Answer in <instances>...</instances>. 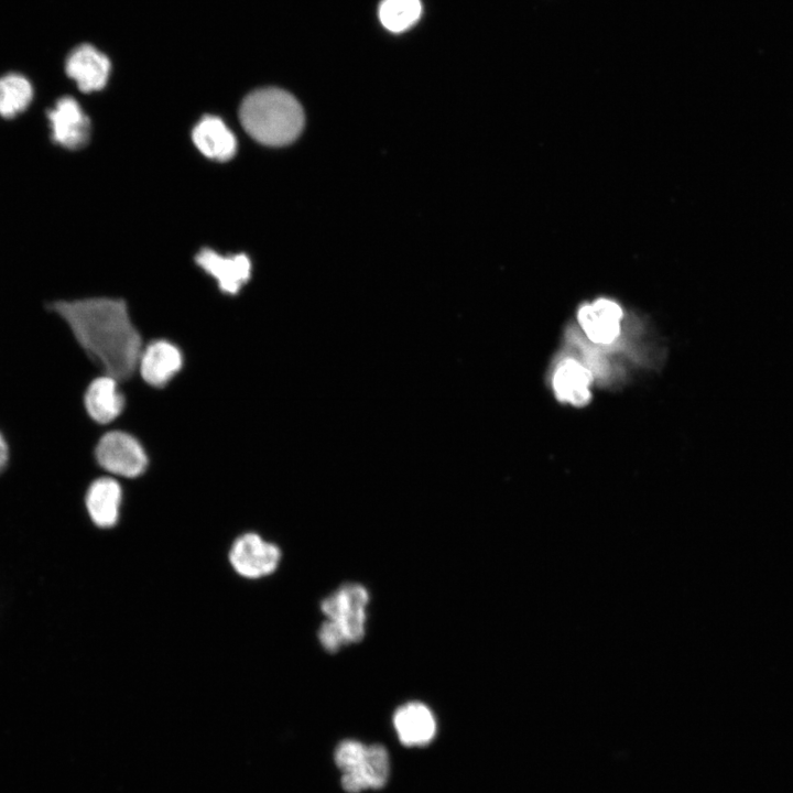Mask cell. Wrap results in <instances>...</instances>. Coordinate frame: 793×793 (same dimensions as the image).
Segmentation results:
<instances>
[{
	"mask_svg": "<svg viewBox=\"0 0 793 793\" xmlns=\"http://www.w3.org/2000/svg\"><path fill=\"white\" fill-rule=\"evenodd\" d=\"M47 308L65 321L77 343L119 381L130 379L141 357L142 338L121 298L55 301Z\"/></svg>",
	"mask_w": 793,
	"mask_h": 793,
	"instance_id": "6da1fadb",
	"label": "cell"
},
{
	"mask_svg": "<svg viewBox=\"0 0 793 793\" xmlns=\"http://www.w3.org/2000/svg\"><path fill=\"white\" fill-rule=\"evenodd\" d=\"M239 117L251 138L269 146L292 143L305 123L304 111L297 99L275 87L250 93L240 106Z\"/></svg>",
	"mask_w": 793,
	"mask_h": 793,
	"instance_id": "7a4b0ae2",
	"label": "cell"
},
{
	"mask_svg": "<svg viewBox=\"0 0 793 793\" xmlns=\"http://www.w3.org/2000/svg\"><path fill=\"white\" fill-rule=\"evenodd\" d=\"M335 763L341 771V786L348 793L380 789L389 778V754L379 743L343 740L335 749Z\"/></svg>",
	"mask_w": 793,
	"mask_h": 793,
	"instance_id": "3957f363",
	"label": "cell"
},
{
	"mask_svg": "<svg viewBox=\"0 0 793 793\" xmlns=\"http://www.w3.org/2000/svg\"><path fill=\"white\" fill-rule=\"evenodd\" d=\"M368 602L369 594L362 585L347 583L327 596L321 609L348 644L360 641L365 636Z\"/></svg>",
	"mask_w": 793,
	"mask_h": 793,
	"instance_id": "277c9868",
	"label": "cell"
},
{
	"mask_svg": "<svg viewBox=\"0 0 793 793\" xmlns=\"http://www.w3.org/2000/svg\"><path fill=\"white\" fill-rule=\"evenodd\" d=\"M95 456L104 469L123 477H137L148 466V456L141 444L121 431L105 434L96 446Z\"/></svg>",
	"mask_w": 793,
	"mask_h": 793,
	"instance_id": "5b68a950",
	"label": "cell"
},
{
	"mask_svg": "<svg viewBox=\"0 0 793 793\" xmlns=\"http://www.w3.org/2000/svg\"><path fill=\"white\" fill-rule=\"evenodd\" d=\"M233 569L246 578H261L272 574L281 561L280 548L256 533L239 536L229 552Z\"/></svg>",
	"mask_w": 793,
	"mask_h": 793,
	"instance_id": "8992f818",
	"label": "cell"
},
{
	"mask_svg": "<svg viewBox=\"0 0 793 793\" xmlns=\"http://www.w3.org/2000/svg\"><path fill=\"white\" fill-rule=\"evenodd\" d=\"M47 119L54 143L68 150H77L87 144L90 120L75 98H59L47 111Z\"/></svg>",
	"mask_w": 793,
	"mask_h": 793,
	"instance_id": "52a82bcc",
	"label": "cell"
},
{
	"mask_svg": "<svg viewBox=\"0 0 793 793\" xmlns=\"http://www.w3.org/2000/svg\"><path fill=\"white\" fill-rule=\"evenodd\" d=\"M195 261L217 281L220 291L229 295H236L251 276V261L245 253L221 254L203 248Z\"/></svg>",
	"mask_w": 793,
	"mask_h": 793,
	"instance_id": "ba28073f",
	"label": "cell"
},
{
	"mask_svg": "<svg viewBox=\"0 0 793 793\" xmlns=\"http://www.w3.org/2000/svg\"><path fill=\"white\" fill-rule=\"evenodd\" d=\"M65 72L82 91H97L107 84L110 62L93 45L82 44L68 55Z\"/></svg>",
	"mask_w": 793,
	"mask_h": 793,
	"instance_id": "9c48e42d",
	"label": "cell"
},
{
	"mask_svg": "<svg viewBox=\"0 0 793 793\" xmlns=\"http://www.w3.org/2000/svg\"><path fill=\"white\" fill-rule=\"evenodd\" d=\"M623 313L613 301L599 298L593 304L583 305L577 321L587 338L597 345H610L620 334Z\"/></svg>",
	"mask_w": 793,
	"mask_h": 793,
	"instance_id": "30bf717a",
	"label": "cell"
},
{
	"mask_svg": "<svg viewBox=\"0 0 793 793\" xmlns=\"http://www.w3.org/2000/svg\"><path fill=\"white\" fill-rule=\"evenodd\" d=\"M181 350L169 340L150 343L141 352L139 369L143 380L155 388L165 387L182 369Z\"/></svg>",
	"mask_w": 793,
	"mask_h": 793,
	"instance_id": "8fae6325",
	"label": "cell"
},
{
	"mask_svg": "<svg viewBox=\"0 0 793 793\" xmlns=\"http://www.w3.org/2000/svg\"><path fill=\"white\" fill-rule=\"evenodd\" d=\"M393 726L400 742L405 747L426 746L436 734L434 714L420 702L400 706L393 715Z\"/></svg>",
	"mask_w": 793,
	"mask_h": 793,
	"instance_id": "7c38bea8",
	"label": "cell"
},
{
	"mask_svg": "<svg viewBox=\"0 0 793 793\" xmlns=\"http://www.w3.org/2000/svg\"><path fill=\"white\" fill-rule=\"evenodd\" d=\"M593 374L588 367L574 358L563 359L553 374V389L558 401L576 406L590 401Z\"/></svg>",
	"mask_w": 793,
	"mask_h": 793,
	"instance_id": "4fadbf2b",
	"label": "cell"
},
{
	"mask_svg": "<svg viewBox=\"0 0 793 793\" xmlns=\"http://www.w3.org/2000/svg\"><path fill=\"white\" fill-rule=\"evenodd\" d=\"M196 148L208 159L230 160L237 151V140L227 124L216 116L203 117L192 132Z\"/></svg>",
	"mask_w": 793,
	"mask_h": 793,
	"instance_id": "5bb4252c",
	"label": "cell"
},
{
	"mask_svg": "<svg viewBox=\"0 0 793 793\" xmlns=\"http://www.w3.org/2000/svg\"><path fill=\"white\" fill-rule=\"evenodd\" d=\"M122 500L120 485L112 478H99L88 488L86 508L91 521L99 528H111L118 519Z\"/></svg>",
	"mask_w": 793,
	"mask_h": 793,
	"instance_id": "9a60e30c",
	"label": "cell"
},
{
	"mask_svg": "<svg viewBox=\"0 0 793 793\" xmlns=\"http://www.w3.org/2000/svg\"><path fill=\"white\" fill-rule=\"evenodd\" d=\"M84 403L88 415L95 422L107 424L122 412L124 397L118 388V381L105 374L88 385Z\"/></svg>",
	"mask_w": 793,
	"mask_h": 793,
	"instance_id": "2e32d148",
	"label": "cell"
},
{
	"mask_svg": "<svg viewBox=\"0 0 793 793\" xmlns=\"http://www.w3.org/2000/svg\"><path fill=\"white\" fill-rule=\"evenodd\" d=\"M33 99L30 80L17 73L0 77V116L7 119L23 112Z\"/></svg>",
	"mask_w": 793,
	"mask_h": 793,
	"instance_id": "e0dca14e",
	"label": "cell"
},
{
	"mask_svg": "<svg viewBox=\"0 0 793 793\" xmlns=\"http://www.w3.org/2000/svg\"><path fill=\"white\" fill-rule=\"evenodd\" d=\"M381 24L393 33L406 31L422 14L420 0H382L378 10Z\"/></svg>",
	"mask_w": 793,
	"mask_h": 793,
	"instance_id": "ac0fdd59",
	"label": "cell"
},
{
	"mask_svg": "<svg viewBox=\"0 0 793 793\" xmlns=\"http://www.w3.org/2000/svg\"><path fill=\"white\" fill-rule=\"evenodd\" d=\"M318 640L328 652H336L346 644L337 627L329 620L321 626Z\"/></svg>",
	"mask_w": 793,
	"mask_h": 793,
	"instance_id": "d6986e66",
	"label": "cell"
},
{
	"mask_svg": "<svg viewBox=\"0 0 793 793\" xmlns=\"http://www.w3.org/2000/svg\"><path fill=\"white\" fill-rule=\"evenodd\" d=\"M9 460V447L2 433L0 432V472L7 467Z\"/></svg>",
	"mask_w": 793,
	"mask_h": 793,
	"instance_id": "ffe728a7",
	"label": "cell"
}]
</instances>
